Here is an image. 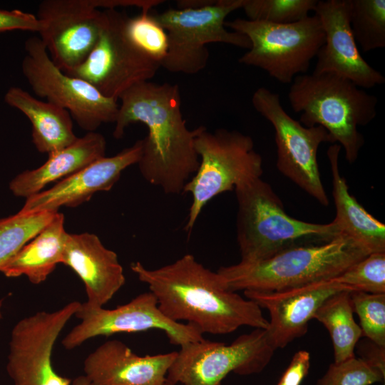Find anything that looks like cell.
Returning a JSON list of instances; mask_svg holds the SVG:
<instances>
[{
	"label": "cell",
	"mask_w": 385,
	"mask_h": 385,
	"mask_svg": "<svg viewBox=\"0 0 385 385\" xmlns=\"http://www.w3.org/2000/svg\"><path fill=\"white\" fill-rule=\"evenodd\" d=\"M118 99L121 103L113 137L121 138L132 123L144 124L148 133L143 139L138 163L142 176L166 194L183 193L199 166L195 140L201 126L193 130L187 127L178 86L143 81L125 91Z\"/></svg>",
	"instance_id": "cell-1"
},
{
	"label": "cell",
	"mask_w": 385,
	"mask_h": 385,
	"mask_svg": "<svg viewBox=\"0 0 385 385\" xmlns=\"http://www.w3.org/2000/svg\"><path fill=\"white\" fill-rule=\"evenodd\" d=\"M130 269L148 285L165 317L186 321L202 334H225L242 326L263 329L269 326L257 304L226 289L218 273L192 255L153 270L135 262Z\"/></svg>",
	"instance_id": "cell-2"
},
{
	"label": "cell",
	"mask_w": 385,
	"mask_h": 385,
	"mask_svg": "<svg viewBox=\"0 0 385 385\" xmlns=\"http://www.w3.org/2000/svg\"><path fill=\"white\" fill-rule=\"evenodd\" d=\"M368 255L342 234L329 242L284 250L264 260L220 267L217 272L232 292H276L332 279Z\"/></svg>",
	"instance_id": "cell-3"
},
{
	"label": "cell",
	"mask_w": 385,
	"mask_h": 385,
	"mask_svg": "<svg viewBox=\"0 0 385 385\" xmlns=\"http://www.w3.org/2000/svg\"><path fill=\"white\" fill-rule=\"evenodd\" d=\"M291 83L288 99L294 112L301 113L299 123L323 127L331 143L338 142L346 160L354 163L364 143L358 127L376 117L377 98L331 73L298 75Z\"/></svg>",
	"instance_id": "cell-4"
},
{
	"label": "cell",
	"mask_w": 385,
	"mask_h": 385,
	"mask_svg": "<svg viewBox=\"0 0 385 385\" xmlns=\"http://www.w3.org/2000/svg\"><path fill=\"white\" fill-rule=\"evenodd\" d=\"M235 191L242 262L264 260L295 246L323 243L342 235L334 221L317 224L289 216L270 185L261 178L237 185Z\"/></svg>",
	"instance_id": "cell-5"
},
{
	"label": "cell",
	"mask_w": 385,
	"mask_h": 385,
	"mask_svg": "<svg viewBox=\"0 0 385 385\" xmlns=\"http://www.w3.org/2000/svg\"><path fill=\"white\" fill-rule=\"evenodd\" d=\"M195 148L199 166L183 190L192 197L184 227L188 234L209 201L245 182L261 178L263 173L262 158L255 150L252 138L240 131L225 128L208 131L201 126Z\"/></svg>",
	"instance_id": "cell-6"
},
{
	"label": "cell",
	"mask_w": 385,
	"mask_h": 385,
	"mask_svg": "<svg viewBox=\"0 0 385 385\" xmlns=\"http://www.w3.org/2000/svg\"><path fill=\"white\" fill-rule=\"evenodd\" d=\"M225 26L245 35L251 43L239 63L260 68L284 84L306 73L325 41L316 14L286 24L237 18L225 21Z\"/></svg>",
	"instance_id": "cell-7"
},
{
	"label": "cell",
	"mask_w": 385,
	"mask_h": 385,
	"mask_svg": "<svg viewBox=\"0 0 385 385\" xmlns=\"http://www.w3.org/2000/svg\"><path fill=\"white\" fill-rule=\"evenodd\" d=\"M244 0H218L198 9H168L151 14L165 30L168 48L160 66L172 73L195 74L203 70L210 56L207 44L222 43L250 49L245 36L229 31L226 17L242 9Z\"/></svg>",
	"instance_id": "cell-8"
},
{
	"label": "cell",
	"mask_w": 385,
	"mask_h": 385,
	"mask_svg": "<svg viewBox=\"0 0 385 385\" xmlns=\"http://www.w3.org/2000/svg\"><path fill=\"white\" fill-rule=\"evenodd\" d=\"M274 351L263 329L242 334L229 345L203 339L180 346L166 379L174 385H222L230 372H261Z\"/></svg>",
	"instance_id": "cell-9"
},
{
	"label": "cell",
	"mask_w": 385,
	"mask_h": 385,
	"mask_svg": "<svg viewBox=\"0 0 385 385\" xmlns=\"http://www.w3.org/2000/svg\"><path fill=\"white\" fill-rule=\"evenodd\" d=\"M103 14L101 33L90 54L78 67L65 73L88 82L103 96L118 101L132 86L153 78L161 66L127 37L125 13L106 9Z\"/></svg>",
	"instance_id": "cell-10"
},
{
	"label": "cell",
	"mask_w": 385,
	"mask_h": 385,
	"mask_svg": "<svg viewBox=\"0 0 385 385\" xmlns=\"http://www.w3.org/2000/svg\"><path fill=\"white\" fill-rule=\"evenodd\" d=\"M21 63L24 78L34 93L67 110L81 128L94 132L103 123H115L119 104L103 96L93 86L67 75L51 61L39 37L24 43Z\"/></svg>",
	"instance_id": "cell-11"
},
{
	"label": "cell",
	"mask_w": 385,
	"mask_h": 385,
	"mask_svg": "<svg viewBox=\"0 0 385 385\" xmlns=\"http://www.w3.org/2000/svg\"><path fill=\"white\" fill-rule=\"evenodd\" d=\"M252 103L257 112L272 125L277 145V167L324 206L329 205L317 162L321 143L331 142L328 132L320 125L305 127L283 108L278 93L265 87L253 93Z\"/></svg>",
	"instance_id": "cell-12"
},
{
	"label": "cell",
	"mask_w": 385,
	"mask_h": 385,
	"mask_svg": "<svg viewBox=\"0 0 385 385\" xmlns=\"http://www.w3.org/2000/svg\"><path fill=\"white\" fill-rule=\"evenodd\" d=\"M75 317L81 322L62 339V345L68 350L93 337L150 329L163 331L170 344L180 346L204 339L197 327L165 317L158 307L156 297L150 291L112 309L93 306L86 302L81 303Z\"/></svg>",
	"instance_id": "cell-13"
},
{
	"label": "cell",
	"mask_w": 385,
	"mask_h": 385,
	"mask_svg": "<svg viewBox=\"0 0 385 385\" xmlns=\"http://www.w3.org/2000/svg\"><path fill=\"white\" fill-rule=\"evenodd\" d=\"M81 302L41 311L20 319L11 332L6 371L14 385H71V380L53 367L52 352L61 332Z\"/></svg>",
	"instance_id": "cell-14"
},
{
	"label": "cell",
	"mask_w": 385,
	"mask_h": 385,
	"mask_svg": "<svg viewBox=\"0 0 385 385\" xmlns=\"http://www.w3.org/2000/svg\"><path fill=\"white\" fill-rule=\"evenodd\" d=\"M97 0H43L37 18L40 39L53 63L63 72L87 58L99 37L103 14Z\"/></svg>",
	"instance_id": "cell-15"
},
{
	"label": "cell",
	"mask_w": 385,
	"mask_h": 385,
	"mask_svg": "<svg viewBox=\"0 0 385 385\" xmlns=\"http://www.w3.org/2000/svg\"><path fill=\"white\" fill-rule=\"evenodd\" d=\"M325 41L317 54L314 73H331L361 88L385 83V77L361 56L350 26V0L317 1L314 10Z\"/></svg>",
	"instance_id": "cell-16"
},
{
	"label": "cell",
	"mask_w": 385,
	"mask_h": 385,
	"mask_svg": "<svg viewBox=\"0 0 385 385\" xmlns=\"http://www.w3.org/2000/svg\"><path fill=\"white\" fill-rule=\"evenodd\" d=\"M342 290L351 291L332 279L276 292L245 290L244 294L269 312L267 337L276 350L304 336L317 309L328 297Z\"/></svg>",
	"instance_id": "cell-17"
},
{
	"label": "cell",
	"mask_w": 385,
	"mask_h": 385,
	"mask_svg": "<svg viewBox=\"0 0 385 385\" xmlns=\"http://www.w3.org/2000/svg\"><path fill=\"white\" fill-rule=\"evenodd\" d=\"M143 148V140H138L113 156L96 160L52 188L26 198L20 211L57 212L60 207H74L88 201L97 192L110 190L124 170L138 164Z\"/></svg>",
	"instance_id": "cell-18"
},
{
	"label": "cell",
	"mask_w": 385,
	"mask_h": 385,
	"mask_svg": "<svg viewBox=\"0 0 385 385\" xmlns=\"http://www.w3.org/2000/svg\"><path fill=\"white\" fill-rule=\"evenodd\" d=\"M177 351L139 356L120 340L98 346L84 360L91 385H163Z\"/></svg>",
	"instance_id": "cell-19"
},
{
	"label": "cell",
	"mask_w": 385,
	"mask_h": 385,
	"mask_svg": "<svg viewBox=\"0 0 385 385\" xmlns=\"http://www.w3.org/2000/svg\"><path fill=\"white\" fill-rule=\"evenodd\" d=\"M61 263L82 280L86 302L93 306L105 305L125 282L117 254L92 233L69 234Z\"/></svg>",
	"instance_id": "cell-20"
},
{
	"label": "cell",
	"mask_w": 385,
	"mask_h": 385,
	"mask_svg": "<svg viewBox=\"0 0 385 385\" xmlns=\"http://www.w3.org/2000/svg\"><path fill=\"white\" fill-rule=\"evenodd\" d=\"M106 141L103 135L88 132L71 145L48 155L40 167L16 175L9 189L16 197L26 199L41 191L49 183L61 180L105 156Z\"/></svg>",
	"instance_id": "cell-21"
},
{
	"label": "cell",
	"mask_w": 385,
	"mask_h": 385,
	"mask_svg": "<svg viewBox=\"0 0 385 385\" xmlns=\"http://www.w3.org/2000/svg\"><path fill=\"white\" fill-rule=\"evenodd\" d=\"M342 147L331 145L327 150L332 175V195L336 207L333 220L341 234L351 238L369 254L385 252V225L369 214L349 192L339 169Z\"/></svg>",
	"instance_id": "cell-22"
},
{
	"label": "cell",
	"mask_w": 385,
	"mask_h": 385,
	"mask_svg": "<svg viewBox=\"0 0 385 385\" xmlns=\"http://www.w3.org/2000/svg\"><path fill=\"white\" fill-rule=\"evenodd\" d=\"M4 101L28 118L32 127V142L38 152L51 155L77 139L72 117L67 110L38 100L16 86L8 89Z\"/></svg>",
	"instance_id": "cell-23"
},
{
	"label": "cell",
	"mask_w": 385,
	"mask_h": 385,
	"mask_svg": "<svg viewBox=\"0 0 385 385\" xmlns=\"http://www.w3.org/2000/svg\"><path fill=\"white\" fill-rule=\"evenodd\" d=\"M69 233L64 216L57 212L51 220L10 259L0 272L7 277L24 275L34 284L44 282L61 263Z\"/></svg>",
	"instance_id": "cell-24"
},
{
	"label": "cell",
	"mask_w": 385,
	"mask_h": 385,
	"mask_svg": "<svg viewBox=\"0 0 385 385\" xmlns=\"http://www.w3.org/2000/svg\"><path fill=\"white\" fill-rule=\"evenodd\" d=\"M349 290L338 292L328 297L317 309L313 319L321 322L332 339L334 362L351 359L362 332L355 322Z\"/></svg>",
	"instance_id": "cell-25"
},
{
	"label": "cell",
	"mask_w": 385,
	"mask_h": 385,
	"mask_svg": "<svg viewBox=\"0 0 385 385\" xmlns=\"http://www.w3.org/2000/svg\"><path fill=\"white\" fill-rule=\"evenodd\" d=\"M57 212H24L19 210L14 215L0 218V269L33 239Z\"/></svg>",
	"instance_id": "cell-26"
},
{
	"label": "cell",
	"mask_w": 385,
	"mask_h": 385,
	"mask_svg": "<svg viewBox=\"0 0 385 385\" xmlns=\"http://www.w3.org/2000/svg\"><path fill=\"white\" fill-rule=\"evenodd\" d=\"M350 26L364 52L385 47V1L350 0Z\"/></svg>",
	"instance_id": "cell-27"
},
{
	"label": "cell",
	"mask_w": 385,
	"mask_h": 385,
	"mask_svg": "<svg viewBox=\"0 0 385 385\" xmlns=\"http://www.w3.org/2000/svg\"><path fill=\"white\" fill-rule=\"evenodd\" d=\"M317 3V0H244L242 9L249 20L286 24L308 16Z\"/></svg>",
	"instance_id": "cell-28"
},
{
	"label": "cell",
	"mask_w": 385,
	"mask_h": 385,
	"mask_svg": "<svg viewBox=\"0 0 385 385\" xmlns=\"http://www.w3.org/2000/svg\"><path fill=\"white\" fill-rule=\"evenodd\" d=\"M125 31L135 47L160 64L168 52V35L148 10L133 18L127 16Z\"/></svg>",
	"instance_id": "cell-29"
},
{
	"label": "cell",
	"mask_w": 385,
	"mask_h": 385,
	"mask_svg": "<svg viewBox=\"0 0 385 385\" xmlns=\"http://www.w3.org/2000/svg\"><path fill=\"white\" fill-rule=\"evenodd\" d=\"M333 279L351 291L385 294V252H373Z\"/></svg>",
	"instance_id": "cell-30"
},
{
	"label": "cell",
	"mask_w": 385,
	"mask_h": 385,
	"mask_svg": "<svg viewBox=\"0 0 385 385\" xmlns=\"http://www.w3.org/2000/svg\"><path fill=\"white\" fill-rule=\"evenodd\" d=\"M350 297L354 312L360 320L362 335L385 346V294L351 291Z\"/></svg>",
	"instance_id": "cell-31"
},
{
	"label": "cell",
	"mask_w": 385,
	"mask_h": 385,
	"mask_svg": "<svg viewBox=\"0 0 385 385\" xmlns=\"http://www.w3.org/2000/svg\"><path fill=\"white\" fill-rule=\"evenodd\" d=\"M385 374L360 357L331 364L317 385H371L384 380Z\"/></svg>",
	"instance_id": "cell-32"
},
{
	"label": "cell",
	"mask_w": 385,
	"mask_h": 385,
	"mask_svg": "<svg viewBox=\"0 0 385 385\" xmlns=\"http://www.w3.org/2000/svg\"><path fill=\"white\" fill-rule=\"evenodd\" d=\"M43 22L36 16L19 9H0V32L14 30L40 33Z\"/></svg>",
	"instance_id": "cell-33"
},
{
	"label": "cell",
	"mask_w": 385,
	"mask_h": 385,
	"mask_svg": "<svg viewBox=\"0 0 385 385\" xmlns=\"http://www.w3.org/2000/svg\"><path fill=\"white\" fill-rule=\"evenodd\" d=\"M309 366V353L304 350L296 352L277 385H300L307 375Z\"/></svg>",
	"instance_id": "cell-34"
},
{
	"label": "cell",
	"mask_w": 385,
	"mask_h": 385,
	"mask_svg": "<svg viewBox=\"0 0 385 385\" xmlns=\"http://www.w3.org/2000/svg\"><path fill=\"white\" fill-rule=\"evenodd\" d=\"M360 351V358L385 374V346L369 340L361 344Z\"/></svg>",
	"instance_id": "cell-35"
},
{
	"label": "cell",
	"mask_w": 385,
	"mask_h": 385,
	"mask_svg": "<svg viewBox=\"0 0 385 385\" xmlns=\"http://www.w3.org/2000/svg\"><path fill=\"white\" fill-rule=\"evenodd\" d=\"M211 0H182L178 1V9H198L214 4Z\"/></svg>",
	"instance_id": "cell-36"
},
{
	"label": "cell",
	"mask_w": 385,
	"mask_h": 385,
	"mask_svg": "<svg viewBox=\"0 0 385 385\" xmlns=\"http://www.w3.org/2000/svg\"><path fill=\"white\" fill-rule=\"evenodd\" d=\"M71 385H91L88 379L84 376H78L71 382Z\"/></svg>",
	"instance_id": "cell-37"
},
{
	"label": "cell",
	"mask_w": 385,
	"mask_h": 385,
	"mask_svg": "<svg viewBox=\"0 0 385 385\" xmlns=\"http://www.w3.org/2000/svg\"><path fill=\"white\" fill-rule=\"evenodd\" d=\"M4 304V299H0V319L3 317L2 307Z\"/></svg>",
	"instance_id": "cell-38"
},
{
	"label": "cell",
	"mask_w": 385,
	"mask_h": 385,
	"mask_svg": "<svg viewBox=\"0 0 385 385\" xmlns=\"http://www.w3.org/2000/svg\"><path fill=\"white\" fill-rule=\"evenodd\" d=\"M163 385H174L173 384H171L170 381H168V380L165 381V383L163 384Z\"/></svg>",
	"instance_id": "cell-39"
}]
</instances>
